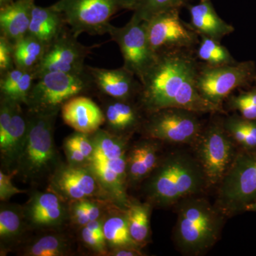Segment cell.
<instances>
[{
  "mask_svg": "<svg viewBox=\"0 0 256 256\" xmlns=\"http://www.w3.org/2000/svg\"><path fill=\"white\" fill-rule=\"evenodd\" d=\"M192 50H164L143 76L138 97L148 114L170 108L196 114L222 112L220 106L205 100L197 88L198 65Z\"/></svg>",
  "mask_w": 256,
  "mask_h": 256,
  "instance_id": "obj_1",
  "label": "cell"
},
{
  "mask_svg": "<svg viewBox=\"0 0 256 256\" xmlns=\"http://www.w3.org/2000/svg\"><path fill=\"white\" fill-rule=\"evenodd\" d=\"M181 202L178 207L175 242L185 254H203L214 245L220 236L222 218L204 198H184Z\"/></svg>",
  "mask_w": 256,
  "mask_h": 256,
  "instance_id": "obj_2",
  "label": "cell"
},
{
  "mask_svg": "<svg viewBox=\"0 0 256 256\" xmlns=\"http://www.w3.org/2000/svg\"><path fill=\"white\" fill-rule=\"evenodd\" d=\"M206 182L198 162L190 156L174 154L160 166L150 184V193L161 205H171L196 194Z\"/></svg>",
  "mask_w": 256,
  "mask_h": 256,
  "instance_id": "obj_3",
  "label": "cell"
},
{
  "mask_svg": "<svg viewBox=\"0 0 256 256\" xmlns=\"http://www.w3.org/2000/svg\"><path fill=\"white\" fill-rule=\"evenodd\" d=\"M136 0H58L52 5L74 36L108 34L110 20L121 10L133 11Z\"/></svg>",
  "mask_w": 256,
  "mask_h": 256,
  "instance_id": "obj_4",
  "label": "cell"
},
{
  "mask_svg": "<svg viewBox=\"0 0 256 256\" xmlns=\"http://www.w3.org/2000/svg\"><path fill=\"white\" fill-rule=\"evenodd\" d=\"M92 88L94 84L86 67L80 74L50 72L35 80L26 106L30 112L58 111L66 101Z\"/></svg>",
  "mask_w": 256,
  "mask_h": 256,
  "instance_id": "obj_5",
  "label": "cell"
},
{
  "mask_svg": "<svg viewBox=\"0 0 256 256\" xmlns=\"http://www.w3.org/2000/svg\"><path fill=\"white\" fill-rule=\"evenodd\" d=\"M218 204L226 213L245 210L256 200V151L240 153L223 180L218 190Z\"/></svg>",
  "mask_w": 256,
  "mask_h": 256,
  "instance_id": "obj_6",
  "label": "cell"
},
{
  "mask_svg": "<svg viewBox=\"0 0 256 256\" xmlns=\"http://www.w3.org/2000/svg\"><path fill=\"white\" fill-rule=\"evenodd\" d=\"M256 77V64L252 60L222 66L204 64L198 66L197 88L205 100L222 107L226 98L236 89L255 82Z\"/></svg>",
  "mask_w": 256,
  "mask_h": 256,
  "instance_id": "obj_7",
  "label": "cell"
},
{
  "mask_svg": "<svg viewBox=\"0 0 256 256\" xmlns=\"http://www.w3.org/2000/svg\"><path fill=\"white\" fill-rule=\"evenodd\" d=\"M30 112L26 142L20 158L24 171L33 175L46 170L54 159L53 127L58 111Z\"/></svg>",
  "mask_w": 256,
  "mask_h": 256,
  "instance_id": "obj_8",
  "label": "cell"
},
{
  "mask_svg": "<svg viewBox=\"0 0 256 256\" xmlns=\"http://www.w3.org/2000/svg\"><path fill=\"white\" fill-rule=\"evenodd\" d=\"M195 142L197 160L207 184L220 183L235 158L230 136L223 124H212Z\"/></svg>",
  "mask_w": 256,
  "mask_h": 256,
  "instance_id": "obj_9",
  "label": "cell"
},
{
  "mask_svg": "<svg viewBox=\"0 0 256 256\" xmlns=\"http://www.w3.org/2000/svg\"><path fill=\"white\" fill-rule=\"evenodd\" d=\"M108 34L118 45L124 58V68L140 80L156 56L150 45L146 22L132 16L129 22L122 28L111 24Z\"/></svg>",
  "mask_w": 256,
  "mask_h": 256,
  "instance_id": "obj_10",
  "label": "cell"
},
{
  "mask_svg": "<svg viewBox=\"0 0 256 256\" xmlns=\"http://www.w3.org/2000/svg\"><path fill=\"white\" fill-rule=\"evenodd\" d=\"M180 10H169L146 22L148 40L156 54L164 50H192L200 42V35L184 22Z\"/></svg>",
  "mask_w": 256,
  "mask_h": 256,
  "instance_id": "obj_11",
  "label": "cell"
},
{
  "mask_svg": "<svg viewBox=\"0 0 256 256\" xmlns=\"http://www.w3.org/2000/svg\"><path fill=\"white\" fill-rule=\"evenodd\" d=\"M196 112L170 108L150 114L146 132L154 139L175 143L195 142L202 132Z\"/></svg>",
  "mask_w": 256,
  "mask_h": 256,
  "instance_id": "obj_12",
  "label": "cell"
},
{
  "mask_svg": "<svg viewBox=\"0 0 256 256\" xmlns=\"http://www.w3.org/2000/svg\"><path fill=\"white\" fill-rule=\"evenodd\" d=\"M92 48L78 42L67 28L47 44L43 58L33 72L35 78L50 72L82 73L86 67L84 62Z\"/></svg>",
  "mask_w": 256,
  "mask_h": 256,
  "instance_id": "obj_13",
  "label": "cell"
},
{
  "mask_svg": "<svg viewBox=\"0 0 256 256\" xmlns=\"http://www.w3.org/2000/svg\"><path fill=\"white\" fill-rule=\"evenodd\" d=\"M86 68L92 77L94 88L110 98L130 100L139 94L140 82L124 66L108 69L86 66Z\"/></svg>",
  "mask_w": 256,
  "mask_h": 256,
  "instance_id": "obj_14",
  "label": "cell"
},
{
  "mask_svg": "<svg viewBox=\"0 0 256 256\" xmlns=\"http://www.w3.org/2000/svg\"><path fill=\"white\" fill-rule=\"evenodd\" d=\"M64 122L76 132L92 134L105 122L104 111L90 98L75 96L60 108Z\"/></svg>",
  "mask_w": 256,
  "mask_h": 256,
  "instance_id": "obj_15",
  "label": "cell"
},
{
  "mask_svg": "<svg viewBox=\"0 0 256 256\" xmlns=\"http://www.w3.org/2000/svg\"><path fill=\"white\" fill-rule=\"evenodd\" d=\"M34 0H18L1 6L0 30L12 44L28 34Z\"/></svg>",
  "mask_w": 256,
  "mask_h": 256,
  "instance_id": "obj_16",
  "label": "cell"
},
{
  "mask_svg": "<svg viewBox=\"0 0 256 256\" xmlns=\"http://www.w3.org/2000/svg\"><path fill=\"white\" fill-rule=\"evenodd\" d=\"M192 28L200 36L220 41L233 33L234 28L218 16L210 0H200L198 4L188 5Z\"/></svg>",
  "mask_w": 256,
  "mask_h": 256,
  "instance_id": "obj_17",
  "label": "cell"
},
{
  "mask_svg": "<svg viewBox=\"0 0 256 256\" xmlns=\"http://www.w3.org/2000/svg\"><path fill=\"white\" fill-rule=\"evenodd\" d=\"M56 188L70 200H85L96 190V178L87 170L77 168H66L54 178Z\"/></svg>",
  "mask_w": 256,
  "mask_h": 256,
  "instance_id": "obj_18",
  "label": "cell"
},
{
  "mask_svg": "<svg viewBox=\"0 0 256 256\" xmlns=\"http://www.w3.org/2000/svg\"><path fill=\"white\" fill-rule=\"evenodd\" d=\"M68 28L62 14L52 5L48 8L34 5L28 34L47 45Z\"/></svg>",
  "mask_w": 256,
  "mask_h": 256,
  "instance_id": "obj_19",
  "label": "cell"
},
{
  "mask_svg": "<svg viewBox=\"0 0 256 256\" xmlns=\"http://www.w3.org/2000/svg\"><path fill=\"white\" fill-rule=\"evenodd\" d=\"M30 220L42 226L60 224L64 218V207L54 194L42 193L34 197L28 210Z\"/></svg>",
  "mask_w": 256,
  "mask_h": 256,
  "instance_id": "obj_20",
  "label": "cell"
},
{
  "mask_svg": "<svg viewBox=\"0 0 256 256\" xmlns=\"http://www.w3.org/2000/svg\"><path fill=\"white\" fill-rule=\"evenodd\" d=\"M92 162V172L101 182L120 200H126L124 190V180L127 172L126 154L116 159Z\"/></svg>",
  "mask_w": 256,
  "mask_h": 256,
  "instance_id": "obj_21",
  "label": "cell"
},
{
  "mask_svg": "<svg viewBox=\"0 0 256 256\" xmlns=\"http://www.w3.org/2000/svg\"><path fill=\"white\" fill-rule=\"evenodd\" d=\"M28 132V118L24 116L20 104L14 102L9 130L4 140L0 143L1 152L6 160H14L21 156Z\"/></svg>",
  "mask_w": 256,
  "mask_h": 256,
  "instance_id": "obj_22",
  "label": "cell"
},
{
  "mask_svg": "<svg viewBox=\"0 0 256 256\" xmlns=\"http://www.w3.org/2000/svg\"><path fill=\"white\" fill-rule=\"evenodd\" d=\"M111 99L104 111L105 122L109 127L117 132L130 130L137 127L140 118L137 108L130 100Z\"/></svg>",
  "mask_w": 256,
  "mask_h": 256,
  "instance_id": "obj_23",
  "label": "cell"
},
{
  "mask_svg": "<svg viewBox=\"0 0 256 256\" xmlns=\"http://www.w3.org/2000/svg\"><path fill=\"white\" fill-rule=\"evenodd\" d=\"M47 45L28 34L13 44L14 66L25 72L34 70L44 54Z\"/></svg>",
  "mask_w": 256,
  "mask_h": 256,
  "instance_id": "obj_24",
  "label": "cell"
},
{
  "mask_svg": "<svg viewBox=\"0 0 256 256\" xmlns=\"http://www.w3.org/2000/svg\"><path fill=\"white\" fill-rule=\"evenodd\" d=\"M156 144L152 142L140 143L131 151L127 160V170L132 181L146 178L156 168Z\"/></svg>",
  "mask_w": 256,
  "mask_h": 256,
  "instance_id": "obj_25",
  "label": "cell"
},
{
  "mask_svg": "<svg viewBox=\"0 0 256 256\" xmlns=\"http://www.w3.org/2000/svg\"><path fill=\"white\" fill-rule=\"evenodd\" d=\"M150 216V206L146 204H132L126 213L131 238L138 246L144 245L149 238Z\"/></svg>",
  "mask_w": 256,
  "mask_h": 256,
  "instance_id": "obj_26",
  "label": "cell"
},
{
  "mask_svg": "<svg viewBox=\"0 0 256 256\" xmlns=\"http://www.w3.org/2000/svg\"><path fill=\"white\" fill-rule=\"evenodd\" d=\"M223 126L229 136L247 150H256V120L232 116L224 121Z\"/></svg>",
  "mask_w": 256,
  "mask_h": 256,
  "instance_id": "obj_27",
  "label": "cell"
},
{
  "mask_svg": "<svg viewBox=\"0 0 256 256\" xmlns=\"http://www.w3.org/2000/svg\"><path fill=\"white\" fill-rule=\"evenodd\" d=\"M94 151L92 162H104L116 159L126 154L124 140L111 136L105 131L95 132L94 140Z\"/></svg>",
  "mask_w": 256,
  "mask_h": 256,
  "instance_id": "obj_28",
  "label": "cell"
},
{
  "mask_svg": "<svg viewBox=\"0 0 256 256\" xmlns=\"http://www.w3.org/2000/svg\"><path fill=\"white\" fill-rule=\"evenodd\" d=\"M196 58L210 66H222L236 63L226 47L220 41L206 36H200Z\"/></svg>",
  "mask_w": 256,
  "mask_h": 256,
  "instance_id": "obj_29",
  "label": "cell"
},
{
  "mask_svg": "<svg viewBox=\"0 0 256 256\" xmlns=\"http://www.w3.org/2000/svg\"><path fill=\"white\" fill-rule=\"evenodd\" d=\"M190 0H136L132 16L140 21L148 22L156 15L169 10H180Z\"/></svg>",
  "mask_w": 256,
  "mask_h": 256,
  "instance_id": "obj_30",
  "label": "cell"
},
{
  "mask_svg": "<svg viewBox=\"0 0 256 256\" xmlns=\"http://www.w3.org/2000/svg\"><path fill=\"white\" fill-rule=\"evenodd\" d=\"M104 232L106 240L114 246H138L131 238L126 217H110L104 224Z\"/></svg>",
  "mask_w": 256,
  "mask_h": 256,
  "instance_id": "obj_31",
  "label": "cell"
},
{
  "mask_svg": "<svg viewBox=\"0 0 256 256\" xmlns=\"http://www.w3.org/2000/svg\"><path fill=\"white\" fill-rule=\"evenodd\" d=\"M66 248V244L64 239L50 235L34 242L28 248L26 252L32 256H60L65 254Z\"/></svg>",
  "mask_w": 256,
  "mask_h": 256,
  "instance_id": "obj_32",
  "label": "cell"
},
{
  "mask_svg": "<svg viewBox=\"0 0 256 256\" xmlns=\"http://www.w3.org/2000/svg\"><path fill=\"white\" fill-rule=\"evenodd\" d=\"M230 106L242 117L256 120V88L230 98Z\"/></svg>",
  "mask_w": 256,
  "mask_h": 256,
  "instance_id": "obj_33",
  "label": "cell"
},
{
  "mask_svg": "<svg viewBox=\"0 0 256 256\" xmlns=\"http://www.w3.org/2000/svg\"><path fill=\"white\" fill-rule=\"evenodd\" d=\"M35 78L34 74L32 72H26L22 78L6 95L2 96V98L6 99L16 104H28V96L33 86Z\"/></svg>",
  "mask_w": 256,
  "mask_h": 256,
  "instance_id": "obj_34",
  "label": "cell"
},
{
  "mask_svg": "<svg viewBox=\"0 0 256 256\" xmlns=\"http://www.w3.org/2000/svg\"><path fill=\"white\" fill-rule=\"evenodd\" d=\"M22 220L18 212L12 210H2L0 212V237L3 240L12 238L20 234Z\"/></svg>",
  "mask_w": 256,
  "mask_h": 256,
  "instance_id": "obj_35",
  "label": "cell"
},
{
  "mask_svg": "<svg viewBox=\"0 0 256 256\" xmlns=\"http://www.w3.org/2000/svg\"><path fill=\"white\" fill-rule=\"evenodd\" d=\"M13 44L4 36H0V74L1 75L14 68Z\"/></svg>",
  "mask_w": 256,
  "mask_h": 256,
  "instance_id": "obj_36",
  "label": "cell"
},
{
  "mask_svg": "<svg viewBox=\"0 0 256 256\" xmlns=\"http://www.w3.org/2000/svg\"><path fill=\"white\" fill-rule=\"evenodd\" d=\"M66 144L78 148L87 159H92L94 154V146L92 141L88 137V134L77 132L66 140Z\"/></svg>",
  "mask_w": 256,
  "mask_h": 256,
  "instance_id": "obj_37",
  "label": "cell"
},
{
  "mask_svg": "<svg viewBox=\"0 0 256 256\" xmlns=\"http://www.w3.org/2000/svg\"><path fill=\"white\" fill-rule=\"evenodd\" d=\"M25 72H26L25 70L14 67L11 70L1 75V80H0L1 96L6 95L20 82V79L22 78Z\"/></svg>",
  "mask_w": 256,
  "mask_h": 256,
  "instance_id": "obj_38",
  "label": "cell"
},
{
  "mask_svg": "<svg viewBox=\"0 0 256 256\" xmlns=\"http://www.w3.org/2000/svg\"><path fill=\"white\" fill-rule=\"evenodd\" d=\"M12 174H5L0 172V198L2 201L9 200L14 195L24 192L14 186L12 182Z\"/></svg>",
  "mask_w": 256,
  "mask_h": 256,
  "instance_id": "obj_39",
  "label": "cell"
},
{
  "mask_svg": "<svg viewBox=\"0 0 256 256\" xmlns=\"http://www.w3.org/2000/svg\"><path fill=\"white\" fill-rule=\"evenodd\" d=\"M82 236L85 244L94 250L100 252H105L106 242L101 240L97 236L88 230L86 227L82 229Z\"/></svg>",
  "mask_w": 256,
  "mask_h": 256,
  "instance_id": "obj_40",
  "label": "cell"
},
{
  "mask_svg": "<svg viewBox=\"0 0 256 256\" xmlns=\"http://www.w3.org/2000/svg\"><path fill=\"white\" fill-rule=\"evenodd\" d=\"M73 215L74 220L79 225L85 226L90 222L82 200H78V203L76 204L74 206Z\"/></svg>",
  "mask_w": 256,
  "mask_h": 256,
  "instance_id": "obj_41",
  "label": "cell"
},
{
  "mask_svg": "<svg viewBox=\"0 0 256 256\" xmlns=\"http://www.w3.org/2000/svg\"><path fill=\"white\" fill-rule=\"evenodd\" d=\"M66 149L68 159L74 164L82 163V162L85 161L86 159H87L85 156L82 154V152L78 148H75V146L66 144Z\"/></svg>",
  "mask_w": 256,
  "mask_h": 256,
  "instance_id": "obj_42",
  "label": "cell"
},
{
  "mask_svg": "<svg viewBox=\"0 0 256 256\" xmlns=\"http://www.w3.org/2000/svg\"><path fill=\"white\" fill-rule=\"evenodd\" d=\"M82 204H84V208L86 210L88 216L89 220H98L99 216L100 215V210L99 207L96 206L95 204L92 202H88V200H82Z\"/></svg>",
  "mask_w": 256,
  "mask_h": 256,
  "instance_id": "obj_43",
  "label": "cell"
},
{
  "mask_svg": "<svg viewBox=\"0 0 256 256\" xmlns=\"http://www.w3.org/2000/svg\"><path fill=\"white\" fill-rule=\"evenodd\" d=\"M88 230L92 232L102 242H106L105 236L104 232V224L98 220H92L85 226Z\"/></svg>",
  "mask_w": 256,
  "mask_h": 256,
  "instance_id": "obj_44",
  "label": "cell"
},
{
  "mask_svg": "<svg viewBox=\"0 0 256 256\" xmlns=\"http://www.w3.org/2000/svg\"><path fill=\"white\" fill-rule=\"evenodd\" d=\"M137 246H124L118 248L112 255L116 256H141V252L138 250Z\"/></svg>",
  "mask_w": 256,
  "mask_h": 256,
  "instance_id": "obj_45",
  "label": "cell"
},
{
  "mask_svg": "<svg viewBox=\"0 0 256 256\" xmlns=\"http://www.w3.org/2000/svg\"><path fill=\"white\" fill-rule=\"evenodd\" d=\"M245 210H246V212H256V200L255 202L250 204L248 205V206L246 207Z\"/></svg>",
  "mask_w": 256,
  "mask_h": 256,
  "instance_id": "obj_46",
  "label": "cell"
},
{
  "mask_svg": "<svg viewBox=\"0 0 256 256\" xmlns=\"http://www.w3.org/2000/svg\"><path fill=\"white\" fill-rule=\"evenodd\" d=\"M12 2V0H0V6H4V5L9 4Z\"/></svg>",
  "mask_w": 256,
  "mask_h": 256,
  "instance_id": "obj_47",
  "label": "cell"
},
{
  "mask_svg": "<svg viewBox=\"0 0 256 256\" xmlns=\"http://www.w3.org/2000/svg\"><path fill=\"white\" fill-rule=\"evenodd\" d=\"M255 82H256V79H255Z\"/></svg>",
  "mask_w": 256,
  "mask_h": 256,
  "instance_id": "obj_48",
  "label": "cell"
}]
</instances>
